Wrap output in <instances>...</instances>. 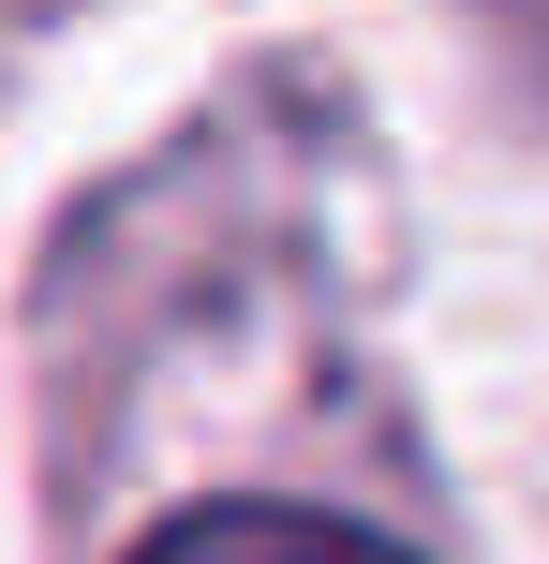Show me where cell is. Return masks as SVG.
I'll return each mask as SVG.
<instances>
[{
    "label": "cell",
    "mask_w": 549,
    "mask_h": 564,
    "mask_svg": "<svg viewBox=\"0 0 549 564\" xmlns=\"http://www.w3.org/2000/svg\"><path fill=\"white\" fill-rule=\"evenodd\" d=\"M134 564H416V550L356 535V520H312V506H208L178 535H149Z\"/></svg>",
    "instance_id": "obj_1"
}]
</instances>
